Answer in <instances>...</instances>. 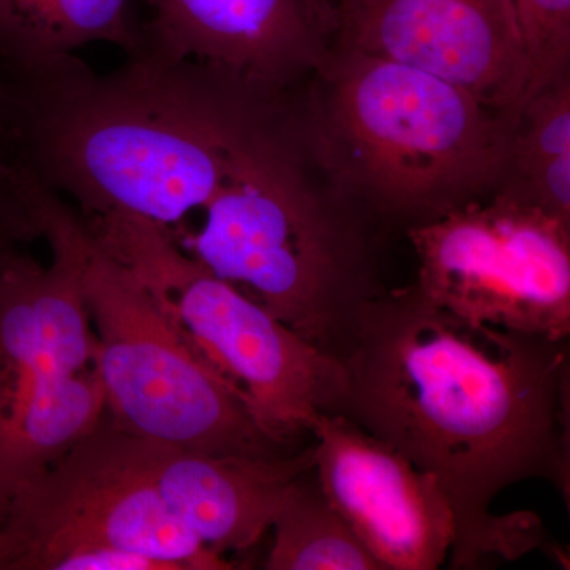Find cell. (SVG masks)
I'll use <instances>...</instances> for the list:
<instances>
[{"mask_svg": "<svg viewBox=\"0 0 570 570\" xmlns=\"http://www.w3.org/2000/svg\"><path fill=\"white\" fill-rule=\"evenodd\" d=\"M568 341L474 324L415 285L356 313L337 414L438 480L455 515L453 568L539 546V519L491 513L501 491L542 478L568 493Z\"/></svg>", "mask_w": 570, "mask_h": 570, "instance_id": "cell-1", "label": "cell"}, {"mask_svg": "<svg viewBox=\"0 0 570 570\" xmlns=\"http://www.w3.org/2000/svg\"><path fill=\"white\" fill-rule=\"evenodd\" d=\"M11 80L22 168L37 183L70 195L81 216L134 217L170 235L279 124L275 89L151 51L105 77L71 56Z\"/></svg>", "mask_w": 570, "mask_h": 570, "instance_id": "cell-2", "label": "cell"}, {"mask_svg": "<svg viewBox=\"0 0 570 570\" xmlns=\"http://www.w3.org/2000/svg\"><path fill=\"white\" fill-rule=\"evenodd\" d=\"M276 126L243 154L193 232L176 243L311 344L343 351L356 313L379 295L354 225L314 194Z\"/></svg>", "mask_w": 570, "mask_h": 570, "instance_id": "cell-3", "label": "cell"}, {"mask_svg": "<svg viewBox=\"0 0 570 570\" xmlns=\"http://www.w3.org/2000/svg\"><path fill=\"white\" fill-rule=\"evenodd\" d=\"M343 51L330 73L326 137L382 205L430 219L501 174L508 118L428 71Z\"/></svg>", "mask_w": 570, "mask_h": 570, "instance_id": "cell-4", "label": "cell"}, {"mask_svg": "<svg viewBox=\"0 0 570 570\" xmlns=\"http://www.w3.org/2000/svg\"><path fill=\"white\" fill-rule=\"evenodd\" d=\"M81 217L105 253L145 287L235 389L266 436L302 449L318 414L340 412V358L214 275L164 228L115 214Z\"/></svg>", "mask_w": 570, "mask_h": 570, "instance_id": "cell-5", "label": "cell"}, {"mask_svg": "<svg viewBox=\"0 0 570 570\" xmlns=\"http://www.w3.org/2000/svg\"><path fill=\"white\" fill-rule=\"evenodd\" d=\"M82 292L107 419L124 433L194 452L276 459L235 389L86 228Z\"/></svg>", "mask_w": 570, "mask_h": 570, "instance_id": "cell-6", "label": "cell"}, {"mask_svg": "<svg viewBox=\"0 0 570 570\" xmlns=\"http://www.w3.org/2000/svg\"><path fill=\"white\" fill-rule=\"evenodd\" d=\"M420 294L474 324L570 335V225L501 190L412 225Z\"/></svg>", "mask_w": 570, "mask_h": 570, "instance_id": "cell-7", "label": "cell"}, {"mask_svg": "<svg viewBox=\"0 0 570 570\" xmlns=\"http://www.w3.org/2000/svg\"><path fill=\"white\" fill-rule=\"evenodd\" d=\"M99 547L138 551L174 570L234 568L130 468L107 417L66 459L14 491L0 519V570H55L67 554Z\"/></svg>", "mask_w": 570, "mask_h": 570, "instance_id": "cell-8", "label": "cell"}, {"mask_svg": "<svg viewBox=\"0 0 570 570\" xmlns=\"http://www.w3.org/2000/svg\"><path fill=\"white\" fill-rule=\"evenodd\" d=\"M341 50L406 63L515 122L531 69L513 0H333Z\"/></svg>", "mask_w": 570, "mask_h": 570, "instance_id": "cell-9", "label": "cell"}, {"mask_svg": "<svg viewBox=\"0 0 570 570\" xmlns=\"http://www.w3.org/2000/svg\"><path fill=\"white\" fill-rule=\"evenodd\" d=\"M309 433L318 485L382 570L441 568L456 523L438 480L343 414L322 412Z\"/></svg>", "mask_w": 570, "mask_h": 570, "instance_id": "cell-10", "label": "cell"}, {"mask_svg": "<svg viewBox=\"0 0 570 570\" xmlns=\"http://www.w3.org/2000/svg\"><path fill=\"white\" fill-rule=\"evenodd\" d=\"M111 426L124 459L168 512L223 557L253 549L272 530L298 479L314 468L313 441L291 455L243 459L194 452Z\"/></svg>", "mask_w": 570, "mask_h": 570, "instance_id": "cell-11", "label": "cell"}, {"mask_svg": "<svg viewBox=\"0 0 570 570\" xmlns=\"http://www.w3.org/2000/svg\"><path fill=\"white\" fill-rule=\"evenodd\" d=\"M145 51L208 63L277 89L321 58L335 31L324 0H145Z\"/></svg>", "mask_w": 570, "mask_h": 570, "instance_id": "cell-12", "label": "cell"}, {"mask_svg": "<svg viewBox=\"0 0 570 570\" xmlns=\"http://www.w3.org/2000/svg\"><path fill=\"white\" fill-rule=\"evenodd\" d=\"M97 41L129 58L145 51L135 0H0V61L11 78L45 73Z\"/></svg>", "mask_w": 570, "mask_h": 570, "instance_id": "cell-13", "label": "cell"}, {"mask_svg": "<svg viewBox=\"0 0 570 570\" xmlns=\"http://www.w3.org/2000/svg\"><path fill=\"white\" fill-rule=\"evenodd\" d=\"M505 167L517 184L502 190L570 225L569 77L551 82L521 108Z\"/></svg>", "mask_w": 570, "mask_h": 570, "instance_id": "cell-14", "label": "cell"}, {"mask_svg": "<svg viewBox=\"0 0 570 570\" xmlns=\"http://www.w3.org/2000/svg\"><path fill=\"white\" fill-rule=\"evenodd\" d=\"M269 570H382L325 497L314 468L295 483L272 528Z\"/></svg>", "mask_w": 570, "mask_h": 570, "instance_id": "cell-15", "label": "cell"}, {"mask_svg": "<svg viewBox=\"0 0 570 570\" xmlns=\"http://www.w3.org/2000/svg\"><path fill=\"white\" fill-rule=\"evenodd\" d=\"M513 6L530 61V100L551 82L568 77L570 0H513Z\"/></svg>", "mask_w": 570, "mask_h": 570, "instance_id": "cell-16", "label": "cell"}, {"mask_svg": "<svg viewBox=\"0 0 570 570\" xmlns=\"http://www.w3.org/2000/svg\"><path fill=\"white\" fill-rule=\"evenodd\" d=\"M24 176L21 163V108L14 81L0 71V183L20 190Z\"/></svg>", "mask_w": 570, "mask_h": 570, "instance_id": "cell-17", "label": "cell"}, {"mask_svg": "<svg viewBox=\"0 0 570 570\" xmlns=\"http://www.w3.org/2000/svg\"><path fill=\"white\" fill-rule=\"evenodd\" d=\"M55 570H174L167 562L138 551L99 547L63 557Z\"/></svg>", "mask_w": 570, "mask_h": 570, "instance_id": "cell-18", "label": "cell"}, {"mask_svg": "<svg viewBox=\"0 0 570 570\" xmlns=\"http://www.w3.org/2000/svg\"><path fill=\"white\" fill-rule=\"evenodd\" d=\"M36 223L24 197L17 189L0 183V258L14 249L17 243L37 238Z\"/></svg>", "mask_w": 570, "mask_h": 570, "instance_id": "cell-19", "label": "cell"}, {"mask_svg": "<svg viewBox=\"0 0 570 570\" xmlns=\"http://www.w3.org/2000/svg\"><path fill=\"white\" fill-rule=\"evenodd\" d=\"M332 3H333V0H330V6H332Z\"/></svg>", "mask_w": 570, "mask_h": 570, "instance_id": "cell-20", "label": "cell"}]
</instances>
